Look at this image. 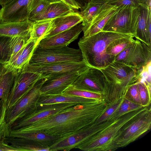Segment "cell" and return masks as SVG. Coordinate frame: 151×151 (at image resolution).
Instances as JSON below:
<instances>
[{
  "label": "cell",
  "mask_w": 151,
  "mask_h": 151,
  "mask_svg": "<svg viewBox=\"0 0 151 151\" xmlns=\"http://www.w3.org/2000/svg\"><path fill=\"white\" fill-rule=\"evenodd\" d=\"M131 35L101 31L90 36H83L78 44L83 60L90 67L101 69L107 67L115 59L106 53L109 45L117 39Z\"/></svg>",
  "instance_id": "7a4b0ae2"
},
{
  "label": "cell",
  "mask_w": 151,
  "mask_h": 151,
  "mask_svg": "<svg viewBox=\"0 0 151 151\" xmlns=\"http://www.w3.org/2000/svg\"><path fill=\"white\" fill-rule=\"evenodd\" d=\"M33 22L29 19L20 22L0 20V36L20 37L29 39Z\"/></svg>",
  "instance_id": "e0dca14e"
},
{
  "label": "cell",
  "mask_w": 151,
  "mask_h": 151,
  "mask_svg": "<svg viewBox=\"0 0 151 151\" xmlns=\"http://www.w3.org/2000/svg\"><path fill=\"white\" fill-rule=\"evenodd\" d=\"M52 20V19L33 22L30 38L34 40L36 42L37 45L48 34Z\"/></svg>",
  "instance_id": "484cf974"
},
{
  "label": "cell",
  "mask_w": 151,
  "mask_h": 151,
  "mask_svg": "<svg viewBox=\"0 0 151 151\" xmlns=\"http://www.w3.org/2000/svg\"><path fill=\"white\" fill-rule=\"evenodd\" d=\"M5 67L6 71L0 80V101H7L15 77L19 71Z\"/></svg>",
  "instance_id": "d4e9b609"
},
{
  "label": "cell",
  "mask_w": 151,
  "mask_h": 151,
  "mask_svg": "<svg viewBox=\"0 0 151 151\" xmlns=\"http://www.w3.org/2000/svg\"><path fill=\"white\" fill-rule=\"evenodd\" d=\"M74 10L62 1L50 3L42 12L29 19L33 22L52 19L68 14Z\"/></svg>",
  "instance_id": "7402d4cb"
},
{
  "label": "cell",
  "mask_w": 151,
  "mask_h": 151,
  "mask_svg": "<svg viewBox=\"0 0 151 151\" xmlns=\"http://www.w3.org/2000/svg\"><path fill=\"white\" fill-rule=\"evenodd\" d=\"M75 10L52 19L50 29L45 37L68 30L82 22L83 20L82 17L80 12Z\"/></svg>",
  "instance_id": "d6986e66"
},
{
  "label": "cell",
  "mask_w": 151,
  "mask_h": 151,
  "mask_svg": "<svg viewBox=\"0 0 151 151\" xmlns=\"http://www.w3.org/2000/svg\"><path fill=\"white\" fill-rule=\"evenodd\" d=\"M76 104L61 103L37 106V109L32 112L15 121L10 126L11 130L29 125Z\"/></svg>",
  "instance_id": "4fadbf2b"
},
{
  "label": "cell",
  "mask_w": 151,
  "mask_h": 151,
  "mask_svg": "<svg viewBox=\"0 0 151 151\" xmlns=\"http://www.w3.org/2000/svg\"><path fill=\"white\" fill-rule=\"evenodd\" d=\"M100 70L109 84L126 87L138 82L139 75L142 71L115 61Z\"/></svg>",
  "instance_id": "ba28073f"
},
{
  "label": "cell",
  "mask_w": 151,
  "mask_h": 151,
  "mask_svg": "<svg viewBox=\"0 0 151 151\" xmlns=\"http://www.w3.org/2000/svg\"><path fill=\"white\" fill-rule=\"evenodd\" d=\"M81 74L77 72H71L46 80L40 89L41 95L62 94Z\"/></svg>",
  "instance_id": "2e32d148"
},
{
  "label": "cell",
  "mask_w": 151,
  "mask_h": 151,
  "mask_svg": "<svg viewBox=\"0 0 151 151\" xmlns=\"http://www.w3.org/2000/svg\"><path fill=\"white\" fill-rule=\"evenodd\" d=\"M9 137L24 138L49 147L60 138L39 131L17 132L11 130Z\"/></svg>",
  "instance_id": "603a6c76"
},
{
  "label": "cell",
  "mask_w": 151,
  "mask_h": 151,
  "mask_svg": "<svg viewBox=\"0 0 151 151\" xmlns=\"http://www.w3.org/2000/svg\"><path fill=\"white\" fill-rule=\"evenodd\" d=\"M42 78L41 74L22 70L16 76L7 102V109L15 104Z\"/></svg>",
  "instance_id": "8fae6325"
},
{
  "label": "cell",
  "mask_w": 151,
  "mask_h": 151,
  "mask_svg": "<svg viewBox=\"0 0 151 151\" xmlns=\"http://www.w3.org/2000/svg\"><path fill=\"white\" fill-rule=\"evenodd\" d=\"M135 38L151 47V7L141 3Z\"/></svg>",
  "instance_id": "ac0fdd59"
},
{
  "label": "cell",
  "mask_w": 151,
  "mask_h": 151,
  "mask_svg": "<svg viewBox=\"0 0 151 151\" xmlns=\"http://www.w3.org/2000/svg\"><path fill=\"white\" fill-rule=\"evenodd\" d=\"M115 61L142 70L151 62V47L138 39L134 40L129 46L116 56Z\"/></svg>",
  "instance_id": "8992f818"
},
{
  "label": "cell",
  "mask_w": 151,
  "mask_h": 151,
  "mask_svg": "<svg viewBox=\"0 0 151 151\" xmlns=\"http://www.w3.org/2000/svg\"><path fill=\"white\" fill-rule=\"evenodd\" d=\"M71 85L80 90L105 93L108 91L109 84L100 69L90 67L80 74Z\"/></svg>",
  "instance_id": "9c48e42d"
},
{
  "label": "cell",
  "mask_w": 151,
  "mask_h": 151,
  "mask_svg": "<svg viewBox=\"0 0 151 151\" xmlns=\"http://www.w3.org/2000/svg\"><path fill=\"white\" fill-rule=\"evenodd\" d=\"M151 62L145 66L139 74L138 82L144 83L146 86L151 85Z\"/></svg>",
  "instance_id": "d590c367"
},
{
  "label": "cell",
  "mask_w": 151,
  "mask_h": 151,
  "mask_svg": "<svg viewBox=\"0 0 151 151\" xmlns=\"http://www.w3.org/2000/svg\"><path fill=\"white\" fill-rule=\"evenodd\" d=\"M46 80L42 78L40 79L26 95L12 106L6 109V119L9 126L37 109L41 95L40 89Z\"/></svg>",
  "instance_id": "5b68a950"
},
{
  "label": "cell",
  "mask_w": 151,
  "mask_h": 151,
  "mask_svg": "<svg viewBox=\"0 0 151 151\" xmlns=\"http://www.w3.org/2000/svg\"><path fill=\"white\" fill-rule=\"evenodd\" d=\"M29 39L20 37H10V44L11 52V57L18 52L26 43Z\"/></svg>",
  "instance_id": "836d02e7"
},
{
  "label": "cell",
  "mask_w": 151,
  "mask_h": 151,
  "mask_svg": "<svg viewBox=\"0 0 151 151\" xmlns=\"http://www.w3.org/2000/svg\"><path fill=\"white\" fill-rule=\"evenodd\" d=\"M124 95L130 96L129 100L142 106L138 88V82L129 86L125 92Z\"/></svg>",
  "instance_id": "e575fe53"
},
{
  "label": "cell",
  "mask_w": 151,
  "mask_h": 151,
  "mask_svg": "<svg viewBox=\"0 0 151 151\" xmlns=\"http://www.w3.org/2000/svg\"><path fill=\"white\" fill-rule=\"evenodd\" d=\"M74 0L82 8L91 0Z\"/></svg>",
  "instance_id": "60d3db41"
},
{
  "label": "cell",
  "mask_w": 151,
  "mask_h": 151,
  "mask_svg": "<svg viewBox=\"0 0 151 151\" xmlns=\"http://www.w3.org/2000/svg\"><path fill=\"white\" fill-rule=\"evenodd\" d=\"M105 3H109L110 2L114 0H101Z\"/></svg>",
  "instance_id": "bcb514c9"
},
{
  "label": "cell",
  "mask_w": 151,
  "mask_h": 151,
  "mask_svg": "<svg viewBox=\"0 0 151 151\" xmlns=\"http://www.w3.org/2000/svg\"><path fill=\"white\" fill-rule=\"evenodd\" d=\"M134 37L131 35L117 39L111 43L107 47L106 53L110 56L115 57L134 41Z\"/></svg>",
  "instance_id": "83f0119b"
},
{
  "label": "cell",
  "mask_w": 151,
  "mask_h": 151,
  "mask_svg": "<svg viewBox=\"0 0 151 151\" xmlns=\"http://www.w3.org/2000/svg\"><path fill=\"white\" fill-rule=\"evenodd\" d=\"M10 39V37L0 36V63L3 64L7 63L11 56Z\"/></svg>",
  "instance_id": "1f68e13d"
},
{
  "label": "cell",
  "mask_w": 151,
  "mask_h": 151,
  "mask_svg": "<svg viewBox=\"0 0 151 151\" xmlns=\"http://www.w3.org/2000/svg\"><path fill=\"white\" fill-rule=\"evenodd\" d=\"M37 46L36 42L29 38L20 50L11 57L9 61L4 64L5 67L12 69L21 70L29 63L33 52Z\"/></svg>",
  "instance_id": "ffe728a7"
},
{
  "label": "cell",
  "mask_w": 151,
  "mask_h": 151,
  "mask_svg": "<svg viewBox=\"0 0 151 151\" xmlns=\"http://www.w3.org/2000/svg\"><path fill=\"white\" fill-rule=\"evenodd\" d=\"M143 107L124 97L118 108L109 118V120H114L129 112Z\"/></svg>",
  "instance_id": "f1b7e54d"
},
{
  "label": "cell",
  "mask_w": 151,
  "mask_h": 151,
  "mask_svg": "<svg viewBox=\"0 0 151 151\" xmlns=\"http://www.w3.org/2000/svg\"><path fill=\"white\" fill-rule=\"evenodd\" d=\"M40 0H13L2 6L0 20L20 22L29 19V14Z\"/></svg>",
  "instance_id": "7c38bea8"
},
{
  "label": "cell",
  "mask_w": 151,
  "mask_h": 151,
  "mask_svg": "<svg viewBox=\"0 0 151 151\" xmlns=\"http://www.w3.org/2000/svg\"><path fill=\"white\" fill-rule=\"evenodd\" d=\"M142 3L139 0H114L108 4L118 6H137Z\"/></svg>",
  "instance_id": "74e56055"
},
{
  "label": "cell",
  "mask_w": 151,
  "mask_h": 151,
  "mask_svg": "<svg viewBox=\"0 0 151 151\" xmlns=\"http://www.w3.org/2000/svg\"><path fill=\"white\" fill-rule=\"evenodd\" d=\"M50 3H53L60 2L62 1V0H46Z\"/></svg>",
  "instance_id": "f6af8a7d"
},
{
  "label": "cell",
  "mask_w": 151,
  "mask_h": 151,
  "mask_svg": "<svg viewBox=\"0 0 151 151\" xmlns=\"http://www.w3.org/2000/svg\"><path fill=\"white\" fill-rule=\"evenodd\" d=\"M12 0H0V5L2 6L9 3Z\"/></svg>",
  "instance_id": "7bdbcfd3"
},
{
  "label": "cell",
  "mask_w": 151,
  "mask_h": 151,
  "mask_svg": "<svg viewBox=\"0 0 151 151\" xmlns=\"http://www.w3.org/2000/svg\"><path fill=\"white\" fill-rule=\"evenodd\" d=\"M143 3L145 4L150 7H151V0H139Z\"/></svg>",
  "instance_id": "ee69618b"
},
{
  "label": "cell",
  "mask_w": 151,
  "mask_h": 151,
  "mask_svg": "<svg viewBox=\"0 0 151 151\" xmlns=\"http://www.w3.org/2000/svg\"><path fill=\"white\" fill-rule=\"evenodd\" d=\"M83 61L80 49L68 46L56 48H35L29 64L33 65L60 62H79Z\"/></svg>",
  "instance_id": "3957f363"
},
{
  "label": "cell",
  "mask_w": 151,
  "mask_h": 151,
  "mask_svg": "<svg viewBox=\"0 0 151 151\" xmlns=\"http://www.w3.org/2000/svg\"><path fill=\"white\" fill-rule=\"evenodd\" d=\"M90 67L83 60L79 62H60L40 65L27 64L22 70L41 74L47 80L70 72L82 73Z\"/></svg>",
  "instance_id": "52a82bcc"
},
{
  "label": "cell",
  "mask_w": 151,
  "mask_h": 151,
  "mask_svg": "<svg viewBox=\"0 0 151 151\" xmlns=\"http://www.w3.org/2000/svg\"><path fill=\"white\" fill-rule=\"evenodd\" d=\"M140 9V5L135 6H119L102 31L130 34L135 37Z\"/></svg>",
  "instance_id": "277c9868"
},
{
  "label": "cell",
  "mask_w": 151,
  "mask_h": 151,
  "mask_svg": "<svg viewBox=\"0 0 151 151\" xmlns=\"http://www.w3.org/2000/svg\"><path fill=\"white\" fill-rule=\"evenodd\" d=\"M105 3L101 0H91L80 9V13L83 19L81 23L83 26L98 12Z\"/></svg>",
  "instance_id": "4316f807"
},
{
  "label": "cell",
  "mask_w": 151,
  "mask_h": 151,
  "mask_svg": "<svg viewBox=\"0 0 151 151\" xmlns=\"http://www.w3.org/2000/svg\"><path fill=\"white\" fill-rule=\"evenodd\" d=\"M95 104H76L29 125L13 130L17 132L39 131L60 137L67 136L95 122Z\"/></svg>",
  "instance_id": "6da1fadb"
},
{
  "label": "cell",
  "mask_w": 151,
  "mask_h": 151,
  "mask_svg": "<svg viewBox=\"0 0 151 151\" xmlns=\"http://www.w3.org/2000/svg\"><path fill=\"white\" fill-rule=\"evenodd\" d=\"M62 1L74 9H81L80 6L74 0H62Z\"/></svg>",
  "instance_id": "ab89813d"
},
{
  "label": "cell",
  "mask_w": 151,
  "mask_h": 151,
  "mask_svg": "<svg viewBox=\"0 0 151 151\" xmlns=\"http://www.w3.org/2000/svg\"><path fill=\"white\" fill-rule=\"evenodd\" d=\"M106 93H102L80 90L75 88L71 85L66 88L62 93L86 98L100 99H101L102 95Z\"/></svg>",
  "instance_id": "4dcf8cb0"
},
{
  "label": "cell",
  "mask_w": 151,
  "mask_h": 151,
  "mask_svg": "<svg viewBox=\"0 0 151 151\" xmlns=\"http://www.w3.org/2000/svg\"><path fill=\"white\" fill-rule=\"evenodd\" d=\"M7 102L2 100L0 101V140L9 137L11 131L10 127L6 119Z\"/></svg>",
  "instance_id": "f546056e"
},
{
  "label": "cell",
  "mask_w": 151,
  "mask_h": 151,
  "mask_svg": "<svg viewBox=\"0 0 151 151\" xmlns=\"http://www.w3.org/2000/svg\"><path fill=\"white\" fill-rule=\"evenodd\" d=\"M98 100L62 93L53 95H41L38 101L37 105L61 103L83 104L96 102V101Z\"/></svg>",
  "instance_id": "44dd1931"
},
{
  "label": "cell",
  "mask_w": 151,
  "mask_h": 151,
  "mask_svg": "<svg viewBox=\"0 0 151 151\" xmlns=\"http://www.w3.org/2000/svg\"><path fill=\"white\" fill-rule=\"evenodd\" d=\"M23 151L16 148L6 142L3 139L0 140V151Z\"/></svg>",
  "instance_id": "f35d334b"
},
{
  "label": "cell",
  "mask_w": 151,
  "mask_h": 151,
  "mask_svg": "<svg viewBox=\"0 0 151 151\" xmlns=\"http://www.w3.org/2000/svg\"><path fill=\"white\" fill-rule=\"evenodd\" d=\"M6 69L4 64L0 63V80L4 73Z\"/></svg>",
  "instance_id": "b9f144b4"
},
{
  "label": "cell",
  "mask_w": 151,
  "mask_h": 151,
  "mask_svg": "<svg viewBox=\"0 0 151 151\" xmlns=\"http://www.w3.org/2000/svg\"><path fill=\"white\" fill-rule=\"evenodd\" d=\"M150 109H147L132 119L124 127L122 134L116 144V147L126 146L137 139L150 129Z\"/></svg>",
  "instance_id": "30bf717a"
},
{
  "label": "cell",
  "mask_w": 151,
  "mask_h": 151,
  "mask_svg": "<svg viewBox=\"0 0 151 151\" xmlns=\"http://www.w3.org/2000/svg\"><path fill=\"white\" fill-rule=\"evenodd\" d=\"M83 27L82 24L80 23L68 30L46 37L40 41L37 46L49 48L68 46L78 38L83 31Z\"/></svg>",
  "instance_id": "5bb4252c"
},
{
  "label": "cell",
  "mask_w": 151,
  "mask_h": 151,
  "mask_svg": "<svg viewBox=\"0 0 151 151\" xmlns=\"http://www.w3.org/2000/svg\"><path fill=\"white\" fill-rule=\"evenodd\" d=\"M3 139L9 144L23 151H50L49 147L24 138L9 137Z\"/></svg>",
  "instance_id": "cb8c5ba5"
},
{
  "label": "cell",
  "mask_w": 151,
  "mask_h": 151,
  "mask_svg": "<svg viewBox=\"0 0 151 151\" xmlns=\"http://www.w3.org/2000/svg\"><path fill=\"white\" fill-rule=\"evenodd\" d=\"M118 7L116 5L105 3L98 12L83 26V36H90L102 31L106 23Z\"/></svg>",
  "instance_id": "9a60e30c"
},
{
  "label": "cell",
  "mask_w": 151,
  "mask_h": 151,
  "mask_svg": "<svg viewBox=\"0 0 151 151\" xmlns=\"http://www.w3.org/2000/svg\"><path fill=\"white\" fill-rule=\"evenodd\" d=\"M138 88L142 106L147 107L150 103L151 93L143 83L138 82Z\"/></svg>",
  "instance_id": "d6a6232c"
},
{
  "label": "cell",
  "mask_w": 151,
  "mask_h": 151,
  "mask_svg": "<svg viewBox=\"0 0 151 151\" xmlns=\"http://www.w3.org/2000/svg\"><path fill=\"white\" fill-rule=\"evenodd\" d=\"M50 4L46 0H40L31 12L29 19L42 12Z\"/></svg>",
  "instance_id": "8d00e7d4"
}]
</instances>
